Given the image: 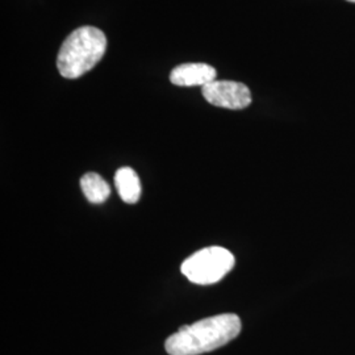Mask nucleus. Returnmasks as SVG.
I'll return each mask as SVG.
<instances>
[{
    "instance_id": "f257e3e1",
    "label": "nucleus",
    "mask_w": 355,
    "mask_h": 355,
    "mask_svg": "<svg viewBox=\"0 0 355 355\" xmlns=\"http://www.w3.org/2000/svg\"><path fill=\"white\" fill-rule=\"evenodd\" d=\"M237 315L224 313L184 325L166 340L170 355H200L214 352L234 340L241 331Z\"/></svg>"
},
{
    "instance_id": "f03ea898",
    "label": "nucleus",
    "mask_w": 355,
    "mask_h": 355,
    "mask_svg": "<svg viewBox=\"0 0 355 355\" xmlns=\"http://www.w3.org/2000/svg\"><path fill=\"white\" fill-rule=\"evenodd\" d=\"M107 49V37L95 26H80L66 38L58 51L57 67L67 79L85 76L98 64Z\"/></svg>"
},
{
    "instance_id": "7ed1b4c3",
    "label": "nucleus",
    "mask_w": 355,
    "mask_h": 355,
    "mask_svg": "<svg viewBox=\"0 0 355 355\" xmlns=\"http://www.w3.org/2000/svg\"><path fill=\"white\" fill-rule=\"evenodd\" d=\"M233 254L220 246L205 248L192 254L182 263V274L191 283L208 286L223 279L234 267Z\"/></svg>"
},
{
    "instance_id": "20e7f679",
    "label": "nucleus",
    "mask_w": 355,
    "mask_h": 355,
    "mask_svg": "<svg viewBox=\"0 0 355 355\" xmlns=\"http://www.w3.org/2000/svg\"><path fill=\"white\" fill-rule=\"evenodd\" d=\"M202 92L209 104L227 110H243L252 104V92L241 82L215 80L203 86Z\"/></svg>"
},
{
    "instance_id": "39448f33",
    "label": "nucleus",
    "mask_w": 355,
    "mask_h": 355,
    "mask_svg": "<svg viewBox=\"0 0 355 355\" xmlns=\"http://www.w3.org/2000/svg\"><path fill=\"white\" fill-rule=\"evenodd\" d=\"M217 71L215 67L207 64H184L177 66L170 73L173 85L180 87L205 86L215 82Z\"/></svg>"
},
{
    "instance_id": "423d86ee",
    "label": "nucleus",
    "mask_w": 355,
    "mask_h": 355,
    "mask_svg": "<svg viewBox=\"0 0 355 355\" xmlns=\"http://www.w3.org/2000/svg\"><path fill=\"white\" fill-rule=\"evenodd\" d=\"M114 186L119 196L128 204L139 202L141 196V182L137 173L130 167H121L114 174Z\"/></svg>"
},
{
    "instance_id": "0eeeda50",
    "label": "nucleus",
    "mask_w": 355,
    "mask_h": 355,
    "mask_svg": "<svg viewBox=\"0 0 355 355\" xmlns=\"http://www.w3.org/2000/svg\"><path fill=\"white\" fill-rule=\"evenodd\" d=\"M80 187L89 203H103L111 193L108 183L96 173L85 174L80 179Z\"/></svg>"
},
{
    "instance_id": "6e6552de",
    "label": "nucleus",
    "mask_w": 355,
    "mask_h": 355,
    "mask_svg": "<svg viewBox=\"0 0 355 355\" xmlns=\"http://www.w3.org/2000/svg\"><path fill=\"white\" fill-rule=\"evenodd\" d=\"M347 1H352V3H355V0H347Z\"/></svg>"
}]
</instances>
